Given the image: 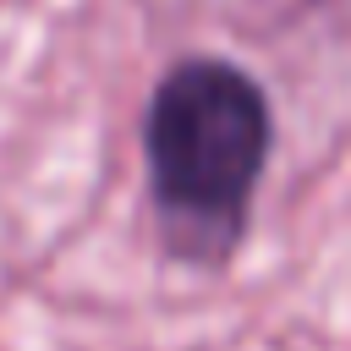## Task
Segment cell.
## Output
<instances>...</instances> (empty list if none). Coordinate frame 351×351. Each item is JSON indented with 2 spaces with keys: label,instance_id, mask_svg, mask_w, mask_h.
<instances>
[{
  "label": "cell",
  "instance_id": "cell-1",
  "mask_svg": "<svg viewBox=\"0 0 351 351\" xmlns=\"http://www.w3.org/2000/svg\"><path fill=\"white\" fill-rule=\"evenodd\" d=\"M269 137V99L241 66L214 55L170 66L143 126V154L165 219L197 230L203 247H225L252 208Z\"/></svg>",
  "mask_w": 351,
  "mask_h": 351
}]
</instances>
